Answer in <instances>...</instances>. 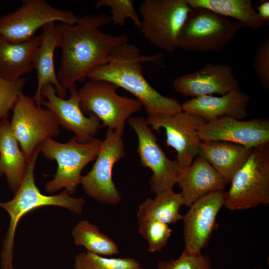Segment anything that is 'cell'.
<instances>
[{
    "instance_id": "1",
    "label": "cell",
    "mask_w": 269,
    "mask_h": 269,
    "mask_svg": "<svg viewBox=\"0 0 269 269\" xmlns=\"http://www.w3.org/2000/svg\"><path fill=\"white\" fill-rule=\"evenodd\" d=\"M111 22L110 16L102 13L86 14L73 25L56 24L61 49L57 77L66 96L76 82H83L93 70L105 64L117 47L128 43L127 33L114 36L100 30Z\"/></svg>"
},
{
    "instance_id": "2",
    "label": "cell",
    "mask_w": 269,
    "mask_h": 269,
    "mask_svg": "<svg viewBox=\"0 0 269 269\" xmlns=\"http://www.w3.org/2000/svg\"><path fill=\"white\" fill-rule=\"evenodd\" d=\"M163 59L160 53L149 56L141 54L137 46L127 43L117 47L108 62L93 70L88 78L109 81L131 93L141 103L147 114H174L182 111L181 104L178 100L159 93L143 74L142 63L160 64Z\"/></svg>"
},
{
    "instance_id": "3",
    "label": "cell",
    "mask_w": 269,
    "mask_h": 269,
    "mask_svg": "<svg viewBox=\"0 0 269 269\" xmlns=\"http://www.w3.org/2000/svg\"><path fill=\"white\" fill-rule=\"evenodd\" d=\"M40 152V149L37 150L28 160L24 176L13 198L8 201L0 202V207L8 214L10 218L0 253L1 269H15L13 264L15 233L24 214L45 206H60L78 215L83 212L85 203L83 198L73 197L65 190L55 195H46L40 192L34 178L35 164Z\"/></svg>"
},
{
    "instance_id": "4",
    "label": "cell",
    "mask_w": 269,
    "mask_h": 269,
    "mask_svg": "<svg viewBox=\"0 0 269 269\" xmlns=\"http://www.w3.org/2000/svg\"><path fill=\"white\" fill-rule=\"evenodd\" d=\"M101 141L96 138L82 143L75 136L64 143L53 138L46 140L41 146L40 152L46 158L55 160L57 169L53 178L46 183L45 191L54 193L64 189L70 195L73 194L80 184L83 169L96 159Z\"/></svg>"
},
{
    "instance_id": "5",
    "label": "cell",
    "mask_w": 269,
    "mask_h": 269,
    "mask_svg": "<svg viewBox=\"0 0 269 269\" xmlns=\"http://www.w3.org/2000/svg\"><path fill=\"white\" fill-rule=\"evenodd\" d=\"M225 193V206L241 210L269 203V143L253 148Z\"/></svg>"
},
{
    "instance_id": "6",
    "label": "cell",
    "mask_w": 269,
    "mask_h": 269,
    "mask_svg": "<svg viewBox=\"0 0 269 269\" xmlns=\"http://www.w3.org/2000/svg\"><path fill=\"white\" fill-rule=\"evenodd\" d=\"M118 88L108 81L89 79L78 90L82 111L96 116L107 129L124 130L126 121L143 106L135 98L119 95Z\"/></svg>"
},
{
    "instance_id": "7",
    "label": "cell",
    "mask_w": 269,
    "mask_h": 269,
    "mask_svg": "<svg viewBox=\"0 0 269 269\" xmlns=\"http://www.w3.org/2000/svg\"><path fill=\"white\" fill-rule=\"evenodd\" d=\"M192 10L185 0H144L139 6L140 32L152 45L172 53Z\"/></svg>"
},
{
    "instance_id": "8",
    "label": "cell",
    "mask_w": 269,
    "mask_h": 269,
    "mask_svg": "<svg viewBox=\"0 0 269 269\" xmlns=\"http://www.w3.org/2000/svg\"><path fill=\"white\" fill-rule=\"evenodd\" d=\"M245 25L205 8H192L180 30L177 48L190 52L220 50Z\"/></svg>"
},
{
    "instance_id": "9",
    "label": "cell",
    "mask_w": 269,
    "mask_h": 269,
    "mask_svg": "<svg viewBox=\"0 0 269 269\" xmlns=\"http://www.w3.org/2000/svg\"><path fill=\"white\" fill-rule=\"evenodd\" d=\"M12 111L10 126L27 161L46 140L60 134L54 114L33 97L22 93Z\"/></svg>"
},
{
    "instance_id": "10",
    "label": "cell",
    "mask_w": 269,
    "mask_h": 269,
    "mask_svg": "<svg viewBox=\"0 0 269 269\" xmlns=\"http://www.w3.org/2000/svg\"><path fill=\"white\" fill-rule=\"evenodd\" d=\"M123 132L124 130L107 129L92 169L81 177L80 184L85 193L104 204L115 205L121 200L112 171L115 164L126 155Z\"/></svg>"
},
{
    "instance_id": "11",
    "label": "cell",
    "mask_w": 269,
    "mask_h": 269,
    "mask_svg": "<svg viewBox=\"0 0 269 269\" xmlns=\"http://www.w3.org/2000/svg\"><path fill=\"white\" fill-rule=\"evenodd\" d=\"M78 18L72 12L55 8L45 0H23L18 9L0 17V36L13 42H23L50 22L73 25Z\"/></svg>"
},
{
    "instance_id": "12",
    "label": "cell",
    "mask_w": 269,
    "mask_h": 269,
    "mask_svg": "<svg viewBox=\"0 0 269 269\" xmlns=\"http://www.w3.org/2000/svg\"><path fill=\"white\" fill-rule=\"evenodd\" d=\"M145 120L152 130H164L166 144L176 151V160L180 169L192 163L199 154L201 140L198 129L206 122L204 119L182 111L174 114H147Z\"/></svg>"
},
{
    "instance_id": "13",
    "label": "cell",
    "mask_w": 269,
    "mask_h": 269,
    "mask_svg": "<svg viewBox=\"0 0 269 269\" xmlns=\"http://www.w3.org/2000/svg\"><path fill=\"white\" fill-rule=\"evenodd\" d=\"M128 123L137 137V152L140 163L152 172L149 181L151 191L157 194L172 190L180 169L176 160L166 156L145 118L131 117Z\"/></svg>"
},
{
    "instance_id": "14",
    "label": "cell",
    "mask_w": 269,
    "mask_h": 269,
    "mask_svg": "<svg viewBox=\"0 0 269 269\" xmlns=\"http://www.w3.org/2000/svg\"><path fill=\"white\" fill-rule=\"evenodd\" d=\"M69 99L59 97L51 84L45 85L41 91V106L52 111L57 117L60 126L73 132L77 140L82 143L93 140L102 124L99 119L90 114L86 116L80 106L76 85L70 88Z\"/></svg>"
},
{
    "instance_id": "15",
    "label": "cell",
    "mask_w": 269,
    "mask_h": 269,
    "mask_svg": "<svg viewBox=\"0 0 269 269\" xmlns=\"http://www.w3.org/2000/svg\"><path fill=\"white\" fill-rule=\"evenodd\" d=\"M198 134L201 141H225L253 148L269 143V120L222 118L206 122L198 128Z\"/></svg>"
},
{
    "instance_id": "16",
    "label": "cell",
    "mask_w": 269,
    "mask_h": 269,
    "mask_svg": "<svg viewBox=\"0 0 269 269\" xmlns=\"http://www.w3.org/2000/svg\"><path fill=\"white\" fill-rule=\"evenodd\" d=\"M224 190L210 193L194 202L183 215L184 251L198 253L207 245L215 229L217 216L225 205Z\"/></svg>"
},
{
    "instance_id": "17",
    "label": "cell",
    "mask_w": 269,
    "mask_h": 269,
    "mask_svg": "<svg viewBox=\"0 0 269 269\" xmlns=\"http://www.w3.org/2000/svg\"><path fill=\"white\" fill-rule=\"evenodd\" d=\"M173 86L177 93L192 98L215 94L223 95L240 90L239 81L231 66L210 63L194 72L176 78Z\"/></svg>"
},
{
    "instance_id": "18",
    "label": "cell",
    "mask_w": 269,
    "mask_h": 269,
    "mask_svg": "<svg viewBox=\"0 0 269 269\" xmlns=\"http://www.w3.org/2000/svg\"><path fill=\"white\" fill-rule=\"evenodd\" d=\"M176 183L181 189L183 205L188 207L210 193L224 190L227 184L223 177L198 155L189 166L179 169Z\"/></svg>"
},
{
    "instance_id": "19",
    "label": "cell",
    "mask_w": 269,
    "mask_h": 269,
    "mask_svg": "<svg viewBox=\"0 0 269 269\" xmlns=\"http://www.w3.org/2000/svg\"><path fill=\"white\" fill-rule=\"evenodd\" d=\"M250 97L240 90L231 91L220 97L203 96L185 102L182 110L204 119L206 122L231 117L243 120L247 116Z\"/></svg>"
},
{
    "instance_id": "20",
    "label": "cell",
    "mask_w": 269,
    "mask_h": 269,
    "mask_svg": "<svg viewBox=\"0 0 269 269\" xmlns=\"http://www.w3.org/2000/svg\"><path fill=\"white\" fill-rule=\"evenodd\" d=\"M42 40L32 57V67L36 71L37 87L33 97L36 104L41 106V91L48 84L55 88L57 95L63 99L64 95L55 72L54 56L56 48L60 46V38L55 22H50L43 28Z\"/></svg>"
},
{
    "instance_id": "21",
    "label": "cell",
    "mask_w": 269,
    "mask_h": 269,
    "mask_svg": "<svg viewBox=\"0 0 269 269\" xmlns=\"http://www.w3.org/2000/svg\"><path fill=\"white\" fill-rule=\"evenodd\" d=\"M253 148L225 141H201L198 155L229 183L245 164Z\"/></svg>"
},
{
    "instance_id": "22",
    "label": "cell",
    "mask_w": 269,
    "mask_h": 269,
    "mask_svg": "<svg viewBox=\"0 0 269 269\" xmlns=\"http://www.w3.org/2000/svg\"><path fill=\"white\" fill-rule=\"evenodd\" d=\"M42 40V34L20 43L0 36V77L15 81L32 70V57Z\"/></svg>"
},
{
    "instance_id": "23",
    "label": "cell",
    "mask_w": 269,
    "mask_h": 269,
    "mask_svg": "<svg viewBox=\"0 0 269 269\" xmlns=\"http://www.w3.org/2000/svg\"><path fill=\"white\" fill-rule=\"evenodd\" d=\"M28 161L8 120H0V171L14 194L24 176Z\"/></svg>"
},
{
    "instance_id": "24",
    "label": "cell",
    "mask_w": 269,
    "mask_h": 269,
    "mask_svg": "<svg viewBox=\"0 0 269 269\" xmlns=\"http://www.w3.org/2000/svg\"><path fill=\"white\" fill-rule=\"evenodd\" d=\"M182 205L180 193L172 190L155 194L154 198H147L139 205L136 213L138 221L152 220L168 225L174 224L183 218L179 212Z\"/></svg>"
},
{
    "instance_id": "25",
    "label": "cell",
    "mask_w": 269,
    "mask_h": 269,
    "mask_svg": "<svg viewBox=\"0 0 269 269\" xmlns=\"http://www.w3.org/2000/svg\"><path fill=\"white\" fill-rule=\"evenodd\" d=\"M193 8H205L225 17L237 20L253 30L263 23L251 0H185Z\"/></svg>"
},
{
    "instance_id": "26",
    "label": "cell",
    "mask_w": 269,
    "mask_h": 269,
    "mask_svg": "<svg viewBox=\"0 0 269 269\" xmlns=\"http://www.w3.org/2000/svg\"><path fill=\"white\" fill-rule=\"evenodd\" d=\"M76 246H83L89 252L102 256L120 253L117 244L108 236L102 233L98 226L87 220L79 221L72 230Z\"/></svg>"
},
{
    "instance_id": "27",
    "label": "cell",
    "mask_w": 269,
    "mask_h": 269,
    "mask_svg": "<svg viewBox=\"0 0 269 269\" xmlns=\"http://www.w3.org/2000/svg\"><path fill=\"white\" fill-rule=\"evenodd\" d=\"M74 269H143V265L134 258H107L89 252L76 255Z\"/></svg>"
},
{
    "instance_id": "28",
    "label": "cell",
    "mask_w": 269,
    "mask_h": 269,
    "mask_svg": "<svg viewBox=\"0 0 269 269\" xmlns=\"http://www.w3.org/2000/svg\"><path fill=\"white\" fill-rule=\"evenodd\" d=\"M138 232L148 243V251H161L167 244L172 230L169 225L156 221H138Z\"/></svg>"
},
{
    "instance_id": "29",
    "label": "cell",
    "mask_w": 269,
    "mask_h": 269,
    "mask_svg": "<svg viewBox=\"0 0 269 269\" xmlns=\"http://www.w3.org/2000/svg\"><path fill=\"white\" fill-rule=\"evenodd\" d=\"M132 0H100L95 3L96 8L108 7L111 10V22L116 26H123L128 18H131L135 27L140 26V18L135 9Z\"/></svg>"
},
{
    "instance_id": "30",
    "label": "cell",
    "mask_w": 269,
    "mask_h": 269,
    "mask_svg": "<svg viewBox=\"0 0 269 269\" xmlns=\"http://www.w3.org/2000/svg\"><path fill=\"white\" fill-rule=\"evenodd\" d=\"M26 83L22 77L15 81H9L0 77V120H8Z\"/></svg>"
},
{
    "instance_id": "31",
    "label": "cell",
    "mask_w": 269,
    "mask_h": 269,
    "mask_svg": "<svg viewBox=\"0 0 269 269\" xmlns=\"http://www.w3.org/2000/svg\"><path fill=\"white\" fill-rule=\"evenodd\" d=\"M157 269H213L209 258L198 253H189L183 251L176 259L160 261Z\"/></svg>"
},
{
    "instance_id": "32",
    "label": "cell",
    "mask_w": 269,
    "mask_h": 269,
    "mask_svg": "<svg viewBox=\"0 0 269 269\" xmlns=\"http://www.w3.org/2000/svg\"><path fill=\"white\" fill-rule=\"evenodd\" d=\"M254 70L263 87L269 90V37L264 39L258 46L254 55Z\"/></svg>"
},
{
    "instance_id": "33",
    "label": "cell",
    "mask_w": 269,
    "mask_h": 269,
    "mask_svg": "<svg viewBox=\"0 0 269 269\" xmlns=\"http://www.w3.org/2000/svg\"><path fill=\"white\" fill-rule=\"evenodd\" d=\"M263 24L269 25V0H261L259 4L254 7Z\"/></svg>"
},
{
    "instance_id": "34",
    "label": "cell",
    "mask_w": 269,
    "mask_h": 269,
    "mask_svg": "<svg viewBox=\"0 0 269 269\" xmlns=\"http://www.w3.org/2000/svg\"><path fill=\"white\" fill-rule=\"evenodd\" d=\"M2 175V174L1 172V171H0V178L1 177Z\"/></svg>"
},
{
    "instance_id": "35",
    "label": "cell",
    "mask_w": 269,
    "mask_h": 269,
    "mask_svg": "<svg viewBox=\"0 0 269 269\" xmlns=\"http://www.w3.org/2000/svg\"><path fill=\"white\" fill-rule=\"evenodd\" d=\"M253 269H262V268H254Z\"/></svg>"
}]
</instances>
